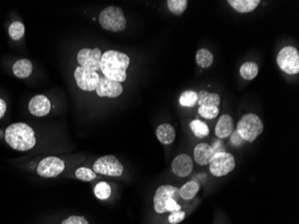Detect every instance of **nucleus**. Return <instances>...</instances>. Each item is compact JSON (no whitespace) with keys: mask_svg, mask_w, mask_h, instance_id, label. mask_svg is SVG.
Listing matches in <instances>:
<instances>
[{"mask_svg":"<svg viewBox=\"0 0 299 224\" xmlns=\"http://www.w3.org/2000/svg\"><path fill=\"white\" fill-rule=\"evenodd\" d=\"M65 170V163L55 156H49L41 160L37 167V172L42 178H55Z\"/></svg>","mask_w":299,"mask_h":224,"instance_id":"nucleus-9","label":"nucleus"},{"mask_svg":"<svg viewBox=\"0 0 299 224\" xmlns=\"http://www.w3.org/2000/svg\"><path fill=\"white\" fill-rule=\"evenodd\" d=\"M13 72L18 78H26L33 72V65L28 59L17 60L13 66Z\"/></svg>","mask_w":299,"mask_h":224,"instance_id":"nucleus-20","label":"nucleus"},{"mask_svg":"<svg viewBox=\"0 0 299 224\" xmlns=\"http://www.w3.org/2000/svg\"><path fill=\"white\" fill-rule=\"evenodd\" d=\"M185 217V212L183 211H176L170 213L168 216V222L170 224H177L184 220Z\"/></svg>","mask_w":299,"mask_h":224,"instance_id":"nucleus-31","label":"nucleus"},{"mask_svg":"<svg viewBox=\"0 0 299 224\" xmlns=\"http://www.w3.org/2000/svg\"><path fill=\"white\" fill-rule=\"evenodd\" d=\"M99 24L103 29L111 32H122L127 27V19L123 10L119 7L111 6L102 11L98 17Z\"/></svg>","mask_w":299,"mask_h":224,"instance_id":"nucleus-3","label":"nucleus"},{"mask_svg":"<svg viewBox=\"0 0 299 224\" xmlns=\"http://www.w3.org/2000/svg\"><path fill=\"white\" fill-rule=\"evenodd\" d=\"M181 205L176 202V200L170 198L165 203V212H176L180 211Z\"/></svg>","mask_w":299,"mask_h":224,"instance_id":"nucleus-32","label":"nucleus"},{"mask_svg":"<svg viewBox=\"0 0 299 224\" xmlns=\"http://www.w3.org/2000/svg\"><path fill=\"white\" fill-rule=\"evenodd\" d=\"M196 62L198 65L203 68L210 67L213 63V53L208 49H199L196 53Z\"/></svg>","mask_w":299,"mask_h":224,"instance_id":"nucleus-23","label":"nucleus"},{"mask_svg":"<svg viewBox=\"0 0 299 224\" xmlns=\"http://www.w3.org/2000/svg\"><path fill=\"white\" fill-rule=\"evenodd\" d=\"M197 103L200 106L219 107L221 104V97L217 94L209 93L202 90L197 94Z\"/></svg>","mask_w":299,"mask_h":224,"instance_id":"nucleus-19","label":"nucleus"},{"mask_svg":"<svg viewBox=\"0 0 299 224\" xmlns=\"http://www.w3.org/2000/svg\"><path fill=\"white\" fill-rule=\"evenodd\" d=\"M190 127L193 131V134L199 137V138H203L207 135H209L210 128L208 125H206L205 122H203L199 119L196 120H193L192 122L190 123Z\"/></svg>","mask_w":299,"mask_h":224,"instance_id":"nucleus-24","label":"nucleus"},{"mask_svg":"<svg viewBox=\"0 0 299 224\" xmlns=\"http://www.w3.org/2000/svg\"><path fill=\"white\" fill-rule=\"evenodd\" d=\"M94 194L97 198L107 200L111 195V188L110 184L107 182H99L95 186Z\"/></svg>","mask_w":299,"mask_h":224,"instance_id":"nucleus-27","label":"nucleus"},{"mask_svg":"<svg viewBox=\"0 0 299 224\" xmlns=\"http://www.w3.org/2000/svg\"><path fill=\"white\" fill-rule=\"evenodd\" d=\"M200 186L194 181H189L187 183L184 184V186L179 189V195L181 198L184 200L193 199L198 191H199Z\"/></svg>","mask_w":299,"mask_h":224,"instance_id":"nucleus-22","label":"nucleus"},{"mask_svg":"<svg viewBox=\"0 0 299 224\" xmlns=\"http://www.w3.org/2000/svg\"><path fill=\"white\" fill-rule=\"evenodd\" d=\"M101 77L93 70L86 69L82 66H78L74 71V79L77 86L82 91L92 92L96 90Z\"/></svg>","mask_w":299,"mask_h":224,"instance_id":"nucleus-8","label":"nucleus"},{"mask_svg":"<svg viewBox=\"0 0 299 224\" xmlns=\"http://www.w3.org/2000/svg\"><path fill=\"white\" fill-rule=\"evenodd\" d=\"M95 173L110 177H120L123 174V165L114 155H105L93 163Z\"/></svg>","mask_w":299,"mask_h":224,"instance_id":"nucleus-7","label":"nucleus"},{"mask_svg":"<svg viewBox=\"0 0 299 224\" xmlns=\"http://www.w3.org/2000/svg\"><path fill=\"white\" fill-rule=\"evenodd\" d=\"M230 135H231L230 141H231V143H233L235 146H240V145H242L244 140L240 136V134H238V131L232 132V134H230Z\"/></svg>","mask_w":299,"mask_h":224,"instance_id":"nucleus-34","label":"nucleus"},{"mask_svg":"<svg viewBox=\"0 0 299 224\" xmlns=\"http://www.w3.org/2000/svg\"><path fill=\"white\" fill-rule=\"evenodd\" d=\"M25 25L21 22H15L9 26V35L14 41H18L25 35Z\"/></svg>","mask_w":299,"mask_h":224,"instance_id":"nucleus-28","label":"nucleus"},{"mask_svg":"<svg viewBox=\"0 0 299 224\" xmlns=\"http://www.w3.org/2000/svg\"><path fill=\"white\" fill-rule=\"evenodd\" d=\"M277 64L283 72L287 74H295L299 72L298 50L293 46H286L280 49Z\"/></svg>","mask_w":299,"mask_h":224,"instance_id":"nucleus-5","label":"nucleus"},{"mask_svg":"<svg viewBox=\"0 0 299 224\" xmlns=\"http://www.w3.org/2000/svg\"><path fill=\"white\" fill-rule=\"evenodd\" d=\"M157 138L163 144H170L176 138L175 128L169 124H161L156 130Z\"/></svg>","mask_w":299,"mask_h":224,"instance_id":"nucleus-17","label":"nucleus"},{"mask_svg":"<svg viewBox=\"0 0 299 224\" xmlns=\"http://www.w3.org/2000/svg\"><path fill=\"white\" fill-rule=\"evenodd\" d=\"M228 3L237 12L246 14V13L253 12L254 9L258 7L261 1L260 0H229Z\"/></svg>","mask_w":299,"mask_h":224,"instance_id":"nucleus-18","label":"nucleus"},{"mask_svg":"<svg viewBox=\"0 0 299 224\" xmlns=\"http://www.w3.org/2000/svg\"><path fill=\"white\" fill-rule=\"evenodd\" d=\"M187 1L186 0H168L167 4L169 11L176 15V16H180L184 10L187 8Z\"/></svg>","mask_w":299,"mask_h":224,"instance_id":"nucleus-26","label":"nucleus"},{"mask_svg":"<svg viewBox=\"0 0 299 224\" xmlns=\"http://www.w3.org/2000/svg\"><path fill=\"white\" fill-rule=\"evenodd\" d=\"M7 110V103L3 99L0 98V118H2Z\"/></svg>","mask_w":299,"mask_h":224,"instance_id":"nucleus-35","label":"nucleus"},{"mask_svg":"<svg viewBox=\"0 0 299 224\" xmlns=\"http://www.w3.org/2000/svg\"><path fill=\"white\" fill-rule=\"evenodd\" d=\"M197 93L194 91H185L183 94H181L180 98H179V103L181 106L183 107H191L195 106L197 104Z\"/></svg>","mask_w":299,"mask_h":224,"instance_id":"nucleus-25","label":"nucleus"},{"mask_svg":"<svg viewBox=\"0 0 299 224\" xmlns=\"http://www.w3.org/2000/svg\"><path fill=\"white\" fill-rule=\"evenodd\" d=\"M198 112L203 118L213 119L219 115L220 110L218 107L200 106Z\"/></svg>","mask_w":299,"mask_h":224,"instance_id":"nucleus-30","label":"nucleus"},{"mask_svg":"<svg viewBox=\"0 0 299 224\" xmlns=\"http://www.w3.org/2000/svg\"><path fill=\"white\" fill-rule=\"evenodd\" d=\"M210 171L215 177L228 175L236 167L233 155L227 152L217 153L213 155L209 163Z\"/></svg>","mask_w":299,"mask_h":224,"instance_id":"nucleus-6","label":"nucleus"},{"mask_svg":"<svg viewBox=\"0 0 299 224\" xmlns=\"http://www.w3.org/2000/svg\"><path fill=\"white\" fill-rule=\"evenodd\" d=\"M263 123L257 115H244L238 123L237 131L244 141L253 143L263 131Z\"/></svg>","mask_w":299,"mask_h":224,"instance_id":"nucleus-4","label":"nucleus"},{"mask_svg":"<svg viewBox=\"0 0 299 224\" xmlns=\"http://www.w3.org/2000/svg\"><path fill=\"white\" fill-rule=\"evenodd\" d=\"M5 139L9 146L17 151H29L36 143L34 131L25 123L10 125L5 133Z\"/></svg>","mask_w":299,"mask_h":224,"instance_id":"nucleus-2","label":"nucleus"},{"mask_svg":"<svg viewBox=\"0 0 299 224\" xmlns=\"http://www.w3.org/2000/svg\"><path fill=\"white\" fill-rule=\"evenodd\" d=\"M179 189L171 185H163L157 188L153 197L154 209L157 213H164L165 203L170 198L179 200Z\"/></svg>","mask_w":299,"mask_h":224,"instance_id":"nucleus-10","label":"nucleus"},{"mask_svg":"<svg viewBox=\"0 0 299 224\" xmlns=\"http://www.w3.org/2000/svg\"><path fill=\"white\" fill-rule=\"evenodd\" d=\"M75 177L82 181L90 182V181L94 180L97 178V175L92 170L88 169V168L81 167L78 168L75 171Z\"/></svg>","mask_w":299,"mask_h":224,"instance_id":"nucleus-29","label":"nucleus"},{"mask_svg":"<svg viewBox=\"0 0 299 224\" xmlns=\"http://www.w3.org/2000/svg\"><path fill=\"white\" fill-rule=\"evenodd\" d=\"M61 224H89L85 218L81 216H70L66 220H63Z\"/></svg>","mask_w":299,"mask_h":224,"instance_id":"nucleus-33","label":"nucleus"},{"mask_svg":"<svg viewBox=\"0 0 299 224\" xmlns=\"http://www.w3.org/2000/svg\"><path fill=\"white\" fill-rule=\"evenodd\" d=\"M95 91L99 97L117 98L123 93V86L119 82L113 81L103 77L99 78Z\"/></svg>","mask_w":299,"mask_h":224,"instance_id":"nucleus-12","label":"nucleus"},{"mask_svg":"<svg viewBox=\"0 0 299 224\" xmlns=\"http://www.w3.org/2000/svg\"><path fill=\"white\" fill-rule=\"evenodd\" d=\"M171 168L174 174L180 178H185L193 171V160L189 155L184 154L177 155L176 158L173 160Z\"/></svg>","mask_w":299,"mask_h":224,"instance_id":"nucleus-13","label":"nucleus"},{"mask_svg":"<svg viewBox=\"0 0 299 224\" xmlns=\"http://www.w3.org/2000/svg\"><path fill=\"white\" fill-rule=\"evenodd\" d=\"M258 65L254 62H246L240 67V76L245 80H253L258 74Z\"/></svg>","mask_w":299,"mask_h":224,"instance_id":"nucleus-21","label":"nucleus"},{"mask_svg":"<svg viewBox=\"0 0 299 224\" xmlns=\"http://www.w3.org/2000/svg\"><path fill=\"white\" fill-rule=\"evenodd\" d=\"M102 51L98 48L93 49H82L77 54V61L80 66L86 69L93 70L97 72L101 70Z\"/></svg>","mask_w":299,"mask_h":224,"instance_id":"nucleus-11","label":"nucleus"},{"mask_svg":"<svg viewBox=\"0 0 299 224\" xmlns=\"http://www.w3.org/2000/svg\"><path fill=\"white\" fill-rule=\"evenodd\" d=\"M233 129V118H231L230 115H222L218 121L217 126L215 128V134L220 139L227 138L232 134Z\"/></svg>","mask_w":299,"mask_h":224,"instance_id":"nucleus-16","label":"nucleus"},{"mask_svg":"<svg viewBox=\"0 0 299 224\" xmlns=\"http://www.w3.org/2000/svg\"><path fill=\"white\" fill-rule=\"evenodd\" d=\"M28 108L33 116L40 118L49 114L51 109V103L46 96L40 94L31 99Z\"/></svg>","mask_w":299,"mask_h":224,"instance_id":"nucleus-14","label":"nucleus"},{"mask_svg":"<svg viewBox=\"0 0 299 224\" xmlns=\"http://www.w3.org/2000/svg\"><path fill=\"white\" fill-rule=\"evenodd\" d=\"M215 154L216 153L212 145L205 143H199L195 146L193 151L194 161L202 166L208 165Z\"/></svg>","mask_w":299,"mask_h":224,"instance_id":"nucleus-15","label":"nucleus"},{"mask_svg":"<svg viewBox=\"0 0 299 224\" xmlns=\"http://www.w3.org/2000/svg\"><path fill=\"white\" fill-rule=\"evenodd\" d=\"M129 65L130 58L127 54L117 50H107L101 59V70L104 77L119 83L127 80Z\"/></svg>","mask_w":299,"mask_h":224,"instance_id":"nucleus-1","label":"nucleus"}]
</instances>
